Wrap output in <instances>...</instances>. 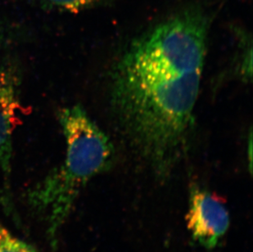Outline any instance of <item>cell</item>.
<instances>
[{
	"label": "cell",
	"instance_id": "obj_1",
	"mask_svg": "<svg viewBox=\"0 0 253 252\" xmlns=\"http://www.w3.org/2000/svg\"><path fill=\"white\" fill-rule=\"evenodd\" d=\"M210 23L203 7H185L131 41L111 72L109 106L117 130L161 178L186 153Z\"/></svg>",
	"mask_w": 253,
	"mask_h": 252
},
{
	"label": "cell",
	"instance_id": "obj_2",
	"mask_svg": "<svg viewBox=\"0 0 253 252\" xmlns=\"http://www.w3.org/2000/svg\"><path fill=\"white\" fill-rule=\"evenodd\" d=\"M58 121L67 145L63 164L26 196L29 207L44 222L53 250L80 193L91 178L109 169L115 157L110 139L82 106L60 110Z\"/></svg>",
	"mask_w": 253,
	"mask_h": 252
},
{
	"label": "cell",
	"instance_id": "obj_3",
	"mask_svg": "<svg viewBox=\"0 0 253 252\" xmlns=\"http://www.w3.org/2000/svg\"><path fill=\"white\" fill-rule=\"evenodd\" d=\"M20 74L17 65L11 60L0 65V169L2 188L0 204L7 216L16 223L20 218L15 207L12 188V159L13 133L17 126V113L21 107L19 98Z\"/></svg>",
	"mask_w": 253,
	"mask_h": 252
},
{
	"label": "cell",
	"instance_id": "obj_4",
	"mask_svg": "<svg viewBox=\"0 0 253 252\" xmlns=\"http://www.w3.org/2000/svg\"><path fill=\"white\" fill-rule=\"evenodd\" d=\"M187 226L194 240L208 250L216 248L229 227V214L220 198L192 185Z\"/></svg>",
	"mask_w": 253,
	"mask_h": 252
},
{
	"label": "cell",
	"instance_id": "obj_5",
	"mask_svg": "<svg viewBox=\"0 0 253 252\" xmlns=\"http://www.w3.org/2000/svg\"><path fill=\"white\" fill-rule=\"evenodd\" d=\"M48 9L63 12H82L103 3L106 0H29Z\"/></svg>",
	"mask_w": 253,
	"mask_h": 252
},
{
	"label": "cell",
	"instance_id": "obj_6",
	"mask_svg": "<svg viewBox=\"0 0 253 252\" xmlns=\"http://www.w3.org/2000/svg\"><path fill=\"white\" fill-rule=\"evenodd\" d=\"M0 252H40L33 246L12 234L0 222Z\"/></svg>",
	"mask_w": 253,
	"mask_h": 252
}]
</instances>
